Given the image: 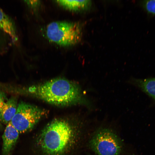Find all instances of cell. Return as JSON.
I'll list each match as a JSON object with an SVG mask.
<instances>
[{"instance_id": "cell-11", "label": "cell", "mask_w": 155, "mask_h": 155, "mask_svg": "<svg viewBox=\"0 0 155 155\" xmlns=\"http://www.w3.org/2000/svg\"><path fill=\"white\" fill-rule=\"evenodd\" d=\"M142 5L148 13L155 15V0L143 1L142 2Z\"/></svg>"}, {"instance_id": "cell-9", "label": "cell", "mask_w": 155, "mask_h": 155, "mask_svg": "<svg viewBox=\"0 0 155 155\" xmlns=\"http://www.w3.org/2000/svg\"><path fill=\"white\" fill-rule=\"evenodd\" d=\"M129 82L138 87L155 100V78L145 79L131 78Z\"/></svg>"}, {"instance_id": "cell-3", "label": "cell", "mask_w": 155, "mask_h": 155, "mask_svg": "<svg viewBox=\"0 0 155 155\" xmlns=\"http://www.w3.org/2000/svg\"><path fill=\"white\" fill-rule=\"evenodd\" d=\"M46 33L50 41L61 46H70L75 45L80 41L82 28L78 22L56 21L47 26Z\"/></svg>"}, {"instance_id": "cell-10", "label": "cell", "mask_w": 155, "mask_h": 155, "mask_svg": "<svg viewBox=\"0 0 155 155\" xmlns=\"http://www.w3.org/2000/svg\"><path fill=\"white\" fill-rule=\"evenodd\" d=\"M0 29L9 35L13 42L18 38L12 21L0 8Z\"/></svg>"}, {"instance_id": "cell-8", "label": "cell", "mask_w": 155, "mask_h": 155, "mask_svg": "<svg viewBox=\"0 0 155 155\" xmlns=\"http://www.w3.org/2000/svg\"><path fill=\"white\" fill-rule=\"evenodd\" d=\"M55 1L63 7L75 11H87L90 9L92 5L90 0H57Z\"/></svg>"}, {"instance_id": "cell-4", "label": "cell", "mask_w": 155, "mask_h": 155, "mask_svg": "<svg viewBox=\"0 0 155 155\" xmlns=\"http://www.w3.org/2000/svg\"><path fill=\"white\" fill-rule=\"evenodd\" d=\"M89 146L97 155H120L122 149V143L118 135L106 128L96 131L90 140Z\"/></svg>"}, {"instance_id": "cell-1", "label": "cell", "mask_w": 155, "mask_h": 155, "mask_svg": "<svg viewBox=\"0 0 155 155\" xmlns=\"http://www.w3.org/2000/svg\"><path fill=\"white\" fill-rule=\"evenodd\" d=\"M78 127L64 119H57L44 127L38 139V145L47 155H63L77 142Z\"/></svg>"}, {"instance_id": "cell-2", "label": "cell", "mask_w": 155, "mask_h": 155, "mask_svg": "<svg viewBox=\"0 0 155 155\" xmlns=\"http://www.w3.org/2000/svg\"><path fill=\"white\" fill-rule=\"evenodd\" d=\"M28 91L33 96L56 105L68 106L80 103L92 107L83 96L78 85L63 78L55 79L32 86Z\"/></svg>"}, {"instance_id": "cell-5", "label": "cell", "mask_w": 155, "mask_h": 155, "mask_svg": "<svg viewBox=\"0 0 155 155\" xmlns=\"http://www.w3.org/2000/svg\"><path fill=\"white\" fill-rule=\"evenodd\" d=\"M47 113L43 109L21 102L18 105L16 113L10 122L19 133H24L32 129Z\"/></svg>"}, {"instance_id": "cell-12", "label": "cell", "mask_w": 155, "mask_h": 155, "mask_svg": "<svg viewBox=\"0 0 155 155\" xmlns=\"http://www.w3.org/2000/svg\"><path fill=\"white\" fill-rule=\"evenodd\" d=\"M25 1L27 4L34 8L38 7L40 4V1Z\"/></svg>"}, {"instance_id": "cell-13", "label": "cell", "mask_w": 155, "mask_h": 155, "mask_svg": "<svg viewBox=\"0 0 155 155\" xmlns=\"http://www.w3.org/2000/svg\"><path fill=\"white\" fill-rule=\"evenodd\" d=\"M6 96L5 94L0 91V112L3 105L5 102Z\"/></svg>"}, {"instance_id": "cell-7", "label": "cell", "mask_w": 155, "mask_h": 155, "mask_svg": "<svg viewBox=\"0 0 155 155\" xmlns=\"http://www.w3.org/2000/svg\"><path fill=\"white\" fill-rule=\"evenodd\" d=\"M17 101L14 97H11L5 102L0 112V121L5 124L11 121L17 110Z\"/></svg>"}, {"instance_id": "cell-6", "label": "cell", "mask_w": 155, "mask_h": 155, "mask_svg": "<svg viewBox=\"0 0 155 155\" xmlns=\"http://www.w3.org/2000/svg\"><path fill=\"white\" fill-rule=\"evenodd\" d=\"M19 133L10 122L7 124L2 135L3 155L9 153L18 138Z\"/></svg>"}]
</instances>
